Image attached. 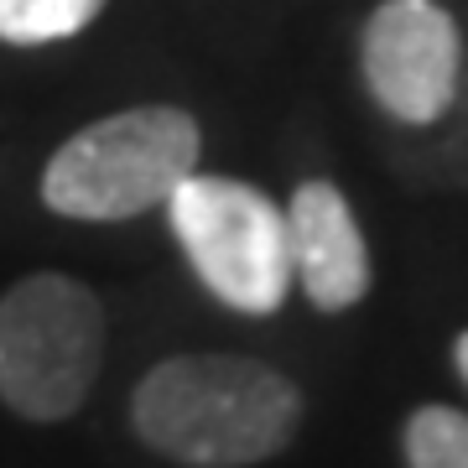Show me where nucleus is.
<instances>
[{"label": "nucleus", "instance_id": "obj_5", "mask_svg": "<svg viewBox=\"0 0 468 468\" xmlns=\"http://www.w3.org/2000/svg\"><path fill=\"white\" fill-rule=\"evenodd\" d=\"M359 73L375 110L432 131L463 89V37L437 0H380L359 32Z\"/></svg>", "mask_w": 468, "mask_h": 468}, {"label": "nucleus", "instance_id": "obj_4", "mask_svg": "<svg viewBox=\"0 0 468 468\" xmlns=\"http://www.w3.org/2000/svg\"><path fill=\"white\" fill-rule=\"evenodd\" d=\"M167 229L193 276L239 318H276L292 297L282 203L229 172H193L167 203Z\"/></svg>", "mask_w": 468, "mask_h": 468}, {"label": "nucleus", "instance_id": "obj_7", "mask_svg": "<svg viewBox=\"0 0 468 468\" xmlns=\"http://www.w3.org/2000/svg\"><path fill=\"white\" fill-rule=\"evenodd\" d=\"M110 0H0V42L5 48H52L73 42L104 16Z\"/></svg>", "mask_w": 468, "mask_h": 468}, {"label": "nucleus", "instance_id": "obj_2", "mask_svg": "<svg viewBox=\"0 0 468 468\" xmlns=\"http://www.w3.org/2000/svg\"><path fill=\"white\" fill-rule=\"evenodd\" d=\"M203 131L177 104H135L89 120L42 167V203L73 224H125L177 193L198 172Z\"/></svg>", "mask_w": 468, "mask_h": 468}, {"label": "nucleus", "instance_id": "obj_6", "mask_svg": "<svg viewBox=\"0 0 468 468\" xmlns=\"http://www.w3.org/2000/svg\"><path fill=\"white\" fill-rule=\"evenodd\" d=\"M286 214V255H292V286L318 313H349L369 297L375 266H369V239L359 229L354 203L328 177H307L282 203Z\"/></svg>", "mask_w": 468, "mask_h": 468}, {"label": "nucleus", "instance_id": "obj_1", "mask_svg": "<svg viewBox=\"0 0 468 468\" xmlns=\"http://www.w3.org/2000/svg\"><path fill=\"white\" fill-rule=\"evenodd\" d=\"M302 390L250 354H172L131 390V432L183 468H255L292 448Z\"/></svg>", "mask_w": 468, "mask_h": 468}, {"label": "nucleus", "instance_id": "obj_8", "mask_svg": "<svg viewBox=\"0 0 468 468\" xmlns=\"http://www.w3.org/2000/svg\"><path fill=\"white\" fill-rule=\"evenodd\" d=\"M406 468H468V411L458 406H417L401 432Z\"/></svg>", "mask_w": 468, "mask_h": 468}, {"label": "nucleus", "instance_id": "obj_3", "mask_svg": "<svg viewBox=\"0 0 468 468\" xmlns=\"http://www.w3.org/2000/svg\"><path fill=\"white\" fill-rule=\"evenodd\" d=\"M104 365V302L68 271H32L0 292V406L68 421Z\"/></svg>", "mask_w": 468, "mask_h": 468}, {"label": "nucleus", "instance_id": "obj_9", "mask_svg": "<svg viewBox=\"0 0 468 468\" xmlns=\"http://www.w3.org/2000/svg\"><path fill=\"white\" fill-rule=\"evenodd\" d=\"M452 369H458V380L468 385V328L452 338Z\"/></svg>", "mask_w": 468, "mask_h": 468}]
</instances>
